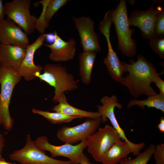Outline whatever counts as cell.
Wrapping results in <instances>:
<instances>
[{
    "label": "cell",
    "instance_id": "obj_1",
    "mask_svg": "<svg viewBox=\"0 0 164 164\" xmlns=\"http://www.w3.org/2000/svg\"><path fill=\"white\" fill-rule=\"evenodd\" d=\"M123 63L128 74L122 77L119 83L127 88L132 97L136 98L142 95L148 97L157 94L151 84L158 73L151 63L141 54L136 61L131 60L130 64Z\"/></svg>",
    "mask_w": 164,
    "mask_h": 164
},
{
    "label": "cell",
    "instance_id": "obj_2",
    "mask_svg": "<svg viewBox=\"0 0 164 164\" xmlns=\"http://www.w3.org/2000/svg\"><path fill=\"white\" fill-rule=\"evenodd\" d=\"M43 72L36 77L47 83L54 89L53 101L58 103L61 94L65 91L72 92L78 89V81L61 64L47 63L43 67Z\"/></svg>",
    "mask_w": 164,
    "mask_h": 164
},
{
    "label": "cell",
    "instance_id": "obj_3",
    "mask_svg": "<svg viewBox=\"0 0 164 164\" xmlns=\"http://www.w3.org/2000/svg\"><path fill=\"white\" fill-rule=\"evenodd\" d=\"M107 12L115 26L118 38V50L127 57L135 56L136 54V46L132 38L134 30L129 28L126 1L121 0L115 9Z\"/></svg>",
    "mask_w": 164,
    "mask_h": 164
},
{
    "label": "cell",
    "instance_id": "obj_4",
    "mask_svg": "<svg viewBox=\"0 0 164 164\" xmlns=\"http://www.w3.org/2000/svg\"><path fill=\"white\" fill-rule=\"evenodd\" d=\"M22 78L17 70L0 66V124L8 131L12 130L14 123L9 104L14 89Z\"/></svg>",
    "mask_w": 164,
    "mask_h": 164
},
{
    "label": "cell",
    "instance_id": "obj_5",
    "mask_svg": "<svg viewBox=\"0 0 164 164\" xmlns=\"http://www.w3.org/2000/svg\"><path fill=\"white\" fill-rule=\"evenodd\" d=\"M34 142L39 148L43 151L49 152L53 158L58 156L66 157L69 159L73 164L91 163L83 152L84 149L87 147V139L82 140L80 143L75 145L65 144L61 145L56 146L50 143L46 136L42 135L38 137Z\"/></svg>",
    "mask_w": 164,
    "mask_h": 164
},
{
    "label": "cell",
    "instance_id": "obj_6",
    "mask_svg": "<svg viewBox=\"0 0 164 164\" xmlns=\"http://www.w3.org/2000/svg\"><path fill=\"white\" fill-rule=\"evenodd\" d=\"M26 140V144L22 148L9 155L11 160L20 164H73L70 160H57L47 155L45 151L36 145L29 134L27 135Z\"/></svg>",
    "mask_w": 164,
    "mask_h": 164
},
{
    "label": "cell",
    "instance_id": "obj_7",
    "mask_svg": "<svg viewBox=\"0 0 164 164\" xmlns=\"http://www.w3.org/2000/svg\"><path fill=\"white\" fill-rule=\"evenodd\" d=\"M117 97L113 95L111 97L108 95L103 96L100 100L102 105L97 106L98 112L101 115V122H105L108 119L113 127L117 131L121 138H123L131 146L132 153L134 155H137L140 153L141 149L145 146L144 142L136 144L130 142L126 137L124 130L120 126L116 118L114 109L117 107L121 109L122 105L118 102Z\"/></svg>",
    "mask_w": 164,
    "mask_h": 164
},
{
    "label": "cell",
    "instance_id": "obj_8",
    "mask_svg": "<svg viewBox=\"0 0 164 164\" xmlns=\"http://www.w3.org/2000/svg\"><path fill=\"white\" fill-rule=\"evenodd\" d=\"M31 0H13L4 5L5 15L19 26L27 34L30 35L35 29L37 18L31 14Z\"/></svg>",
    "mask_w": 164,
    "mask_h": 164
},
{
    "label": "cell",
    "instance_id": "obj_9",
    "mask_svg": "<svg viewBox=\"0 0 164 164\" xmlns=\"http://www.w3.org/2000/svg\"><path fill=\"white\" fill-rule=\"evenodd\" d=\"M121 138L117 131L108 125L98 130L87 139V150L96 161L101 162L103 156L115 142Z\"/></svg>",
    "mask_w": 164,
    "mask_h": 164
},
{
    "label": "cell",
    "instance_id": "obj_10",
    "mask_svg": "<svg viewBox=\"0 0 164 164\" xmlns=\"http://www.w3.org/2000/svg\"><path fill=\"white\" fill-rule=\"evenodd\" d=\"M75 26L78 31L83 52L97 54L101 51L99 37L95 31L94 22L90 17L84 16L72 17Z\"/></svg>",
    "mask_w": 164,
    "mask_h": 164
},
{
    "label": "cell",
    "instance_id": "obj_11",
    "mask_svg": "<svg viewBox=\"0 0 164 164\" xmlns=\"http://www.w3.org/2000/svg\"><path fill=\"white\" fill-rule=\"evenodd\" d=\"M154 4L153 3L151 7L146 10L133 11L128 18L129 26L138 27L143 37L149 39L154 35L155 21L158 15L162 11L160 7L155 9Z\"/></svg>",
    "mask_w": 164,
    "mask_h": 164
},
{
    "label": "cell",
    "instance_id": "obj_12",
    "mask_svg": "<svg viewBox=\"0 0 164 164\" xmlns=\"http://www.w3.org/2000/svg\"><path fill=\"white\" fill-rule=\"evenodd\" d=\"M46 34L40 35L33 43L26 48V53L23 60L17 72L26 81L34 80L41 74L43 67L36 65L34 63V56L36 51L43 44L46 39Z\"/></svg>",
    "mask_w": 164,
    "mask_h": 164
},
{
    "label": "cell",
    "instance_id": "obj_13",
    "mask_svg": "<svg viewBox=\"0 0 164 164\" xmlns=\"http://www.w3.org/2000/svg\"><path fill=\"white\" fill-rule=\"evenodd\" d=\"M0 42L26 48L30 45L27 34L19 26L8 18L0 22Z\"/></svg>",
    "mask_w": 164,
    "mask_h": 164
},
{
    "label": "cell",
    "instance_id": "obj_14",
    "mask_svg": "<svg viewBox=\"0 0 164 164\" xmlns=\"http://www.w3.org/2000/svg\"><path fill=\"white\" fill-rule=\"evenodd\" d=\"M55 40L51 44L44 45L51 50L49 58L51 61L57 62H66L72 60L76 52V42L73 38H70L68 41H64L54 31Z\"/></svg>",
    "mask_w": 164,
    "mask_h": 164
},
{
    "label": "cell",
    "instance_id": "obj_15",
    "mask_svg": "<svg viewBox=\"0 0 164 164\" xmlns=\"http://www.w3.org/2000/svg\"><path fill=\"white\" fill-rule=\"evenodd\" d=\"M110 31L105 29L102 32L105 37L108 47L107 55L103 60L107 71L111 77L114 81L119 83L125 73H127V70L123 62H121L117 53L114 50L110 40Z\"/></svg>",
    "mask_w": 164,
    "mask_h": 164
},
{
    "label": "cell",
    "instance_id": "obj_16",
    "mask_svg": "<svg viewBox=\"0 0 164 164\" xmlns=\"http://www.w3.org/2000/svg\"><path fill=\"white\" fill-rule=\"evenodd\" d=\"M26 48L14 45L0 44V66L17 70L25 57Z\"/></svg>",
    "mask_w": 164,
    "mask_h": 164
},
{
    "label": "cell",
    "instance_id": "obj_17",
    "mask_svg": "<svg viewBox=\"0 0 164 164\" xmlns=\"http://www.w3.org/2000/svg\"><path fill=\"white\" fill-rule=\"evenodd\" d=\"M132 153L131 147L125 141L114 142L103 156L101 162L103 164H117L122 159Z\"/></svg>",
    "mask_w": 164,
    "mask_h": 164
},
{
    "label": "cell",
    "instance_id": "obj_18",
    "mask_svg": "<svg viewBox=\"0 0 164 164\" xmlns=\"http://www.w3.org/2000/svg\"><path fill=\"white\" fill-rule=\"evenodd\" d=\"M58 103L57 105L52 108V110L69 116H80L83 118L86 117L95 119L101 117L98 111L93 112L85 111L71 105L67 101L64 93L61 94Z\"/></svg>",
    "mask_w": 164,
    "mask_h": 164
},
{
    "label": "cell",
    "instance_id": "obj_19",
    "mask_svg": "<svg viewBox=\"0 0 164 164\" xmlns=\"http://www.w3.org/2000/svg\"><path fill=\"white\" fill-rule=\"evenodd\" d=\"M97 54L94 52H83L79 55V75L81 82L85 85L91 83L92 71Z\"/></svg>",
    "mask_w": 164,
    "mask_h": 164
},
{
    "label": "cell",
    "instance_id": "obj_20",
    "mask_svg": "<svg viewBox=\"0 0 164 164\" xmlns=\"http://www.w3.org/2000/svg\"><path fill=\"white\" fill-rule=\"evenodd\" d=\"M101 122V117L96 119L87 118L84 123L71 127L79 141L87 139L96 132Z\"/></svg>",
    "mask_w": 164,
    "mask_h": 164
},
{
    "label": "cell",
    "instance_id": "obj_21",
    "mask_svg": "<svg viewBox=\"0 0 164 164\" xmlns=\"http://www.w3.org/2000/svg\"><path fill=\"white\" fill-rule=\"evenodd\" d=\"M135 105H137L142 109L145 107L153 108L161 111L164 112V95L157 93L154 95L148 96L145 100H138L133 99L130 100L128 103L127 107L129 108Z\"/></svg>",
    "mask_w": 164,
    "mask_h": 164
},
{
    "label": "cell",
    "instance_id": "obj_22",
    "mask_svg": "<svg viewBox=\"0 0 164 164\" xmlns=\"http://www.w3.org/2000/svg\"><path fill=\"white\" fill-rule=\"evenodd\" d=\"M33 113L40 115L53 124L69 122L77 118H83L77 116H71L58 112H50L33 108Z\"/></svg>",
    "mask_w": 164,
    "mask_h": 164
},
{
    "label": "cell",
    "instance_id": "obj_23",
    "mask_svg": "<svg viewBox=\"0 0 164 164\" xmlns=\"http://www.w3.org/2000/svg\"><path fill=\"white\" fill-rule=\"evenodd\" d=\"M155 149V146L151 144L146 150L140 153L133 159L127 158L122 159L119 162L120 164H147L151 159Z\"/></svg>",
    "mask_w": 164,
    "mask_h": 164
},
{
    "label": "cell",
    "instance_id": "obj_24",
    "mask_svg": "<svg viewBox=\"0 0 164 164\" xmlns=\"http://www.w3.org/2000/svg\"><path fill=\"white\" fill-rule=\"evenodd\" d=\"M57 138L65 144L72 145L79 141L77 135L71 127L63 126L56 133Z\"/></svg>",
    "mask_w": 164,
    "mask_h": 164
},
{
    "label": "cell",
    "instance_id": "obj_25",
    "mask_svg": "<svg viewBox=\"0 0 164 164\" xmlns=\"http://www.w3.org/2000/svg\"><path fill=\"white\" fill-rule=\"evenodd\" d=\"M49 0H43L36 2L41 3L43 6L42 12L39 17L37 19L35 24V28L38 32L41 34H45L46 29L49 26V23L46 20L45 14L46 9Z\"/></svg>",
    "mask_w": 164,
    "mask_h": 164
},
{
    "label": "cell",
    "instance_id": "obj_26",
    "mask_svg": "<svg viewBox=\"0 0 164 164\" xmlns=\"http://www.w3.org/2000/svg\"><path fill=\"white\" fill-rule=\"evenodd\" d=\"M68 0H49L45 14V18L49 23L55 13L69 1Z\"/></svg>",
    "mask_w": 164,
    "mask_h": 164
},
{
    "label": "cell",
    "instance_id": "obj_27",
    "mask_svg": "<svg viewBox=\"0 0 164 164\" xmlns=\"http://www.w3.org/2000/svg\"><path fill=\"white\" fill-rule=\"evenodd\" d=\"M150 45L152 50L160 57L164 58V38L163 36L154 35L149 39Z\"/></svg>",
    "mask_w": 164,
    "mask_h": 164
},
{
    "label": "cell",
    "instance_id": "obj_28",
    "mask_svg": "<svg viewBox=\"0 0 164 164\" xmlns=\"http://www.w3.org/2000/svg\"><path fill=\"white\" fill-rule=\"evenodd\" d=\"M154 35L163 36L164 34V12L162 11L157 15L154 26Z\"/></svg>",
    "mask_w": 164,
    "mask_h": 164
},
{
    "label": "cell",
    "instance_id": "obj_29",
    "mask_svg": "<svg viewBox=\"0 0 164 164\" xmlns=\"http://www.w3.org/2000/svg\"><path fill=\"white\" fill-rule=\"evenodd\" d=\"M156 164H164V144L162 143L155 146L153 154Z\"/></svg>",
    "mask_w": 164,
    "mask_h": 164
},
{
    "label": "cell",
    "instance_id": "obj_30",
    "mask_svg": "<svg viewBox=\"0 0 164 164\" xmlns=\"http://www.w3.org/2000/svg\"><path fill=\"white\" fill-rule=\"evenodd\" d=\"M153 82L155 83L156 86L159 88V94L164 95V81L160 78L159 73L154 77Z\"/></svg>",
    "mask_w": 164,
    "mask_h": 164
},
{
    "label": "cell",
    "instance_id": "obj_31",
    "mask_svg": "<svg viewBox=\"0 0 164 164\" xmlns=\"http://www.w3.org/2000/svg\"><path fill=\"white\" fill-rule=\"evenodd\" d=\"M0 124V126L1 125ZM5 139L3 135L0 132V156H2L3 149L5 147Z\"/></svg>",
    "mask_w": 164,
    "mask_h": 164
},
{
    "label": "cell",
    "instance_id": "obj_32",
    "mask_svg": "<svg viewBox=\"0 0 164 164\" xmlns=\"http://www.w3.org/2000/svg\"><path fill=\"white\" fill-rule=\"evenodd\" d=\"M4 9L2 0H0V22L4 19Z\"/></svg>",
    "mask_w": 164,
    "mask_h": 164
},
{
    "label": "cell",
    "instance_id": "obj_33",
    "mask_svg": "<svg viewBox=\"0 0 164 164\" xmlns=\"http://www.w3.org/2000/svg\"><path fill=\"white\" fill-rule=\"evenodd\" d=\"M160 122L158 125V127L160 131L164 132V118L161 117L160 119Z\"/></svg>",
    "mask_w": 164,
    "mask_h": 164
},
{
    "label": "cell",
    "instance_id": "obj_34",
    "mask_svg": "<svg viewBox=\"0 0 164 164\" xmlns=\"http://www.w3.org/2000/svg\"><path fill=\"white\" fill-rule=\"evenodd\" d=\"M0 164H17L15 163H11L6 161L2 157L0 156Z\"/></svg>",
    "mask_w": 164,
    "mask_h": 164
},
{
    "label": "cell",
    "instance_id": "obj_35",
    "mask_svg": "<svg viewBox=\"0 0 164 164\" xmlns=\"http://www.w3.org/2000/svg\"><path fill=\"white\" fill-rule=\"evenodd\" d=\"M47 39L49 41H52L53 40V41H54L55 40V37L54 35L53 34V35L52 34H46V39Z\"/></svg>",
    "mask_w": 164,
    "mask_h": 164
},
{
    "label": "cell",
    "instance_id": "obj_36",
    "mask_svg": "<svg viewBox=\"0 0 164 164\" xmlns=\"http://www.w3.org/2000/svg\"><path fill=\"white\" fill-rule=\"evenodd\" d=\"M80 164H93L91 163H89L83 162V163H81Z\"/></svg>",
    "mask_w": 164,
    "mask_h": 164
},
{
    "label": "cell",
    "instance_id": "obj_37",
    "mask_svg": "<svg viewBox=\"0 0 164 164\" xmlns=\"http://www.w3.org/2000/svg\"><path fill=\"white\" fill-rule=\"evenodd\" d=\"M0 44H1V43H0Z\"/></svg>",
    "mask_w": 164,
    "mask_h": 164
}]
</instances>
